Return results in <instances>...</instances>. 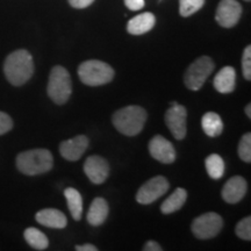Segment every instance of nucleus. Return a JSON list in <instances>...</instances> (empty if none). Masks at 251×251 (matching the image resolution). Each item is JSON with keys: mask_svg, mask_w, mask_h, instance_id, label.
I'll list each match as a JSON object with an SVG mask.
<instances>
[{"mask_svg": "<svg viewBox=\"0 0 251 251\" xmlns=\"http://www.w3.org/2000/svg\"><path fill=\"white\" fill-rule=\"evenodd\" d=\"M4 74L13 86H21L34 74V62L29 51L19 49L9 54L4 63Z\"/></svg>", "mask_w": 251, "mask_h": 251, "instance_id": "obj_1", "label": "nucleus"}, {"mask_svg": "<svg viewBox=\"0 0 251 251\" xmlns=\"http://www.w3.org/2000/svg\"><path fill=\"white\" fill-rule=\"evenodd\" d=\"M54 165L51 152L47 149H31L20 152L17 157V168L27 176L42 175L50 171Z\"/></svg>", "mask_w": 251, "mask_h": 251, "instance_id": "obj_2", "label": "nucleus"}, {"mask_svg": "<svg viewBox=\"0 0 251 251\" xmlns=\"http://www.w3.org/2000/svg\"><path fill=\"white\" fill-rule=\"evenodd\" d=\"M113 125L121 134L135 136L141 133L147 121V112L141 106L130 105L113 114Z\"/></svg>", "mask_w": 251, "mask_h": 251, "instance_id": "obj_3", "label": "nucleus"}, {"mask_svg": "<svg viewBox=\"0 0 251 251\" xmlns=\"http://www.w3.org/2000/svg\"><path fill=\"white\" fill-rule=\"evenodd\" d=\"M78 76L85 85L100 86L112 81L114 78V70L107 63L90 59L79 65Z\"/></svg>", "mask_w": 251, "mask_h": 251, "instance_id": "obj_4", "label": "nucleus"}, {"mask_svg": "<svg viewBox=\"0 0 251 251\" xmlns=\"http://www.w3.org/2000/svg\"><path fill=\"white\" fill-rule=\"evenodd\" d=\"M47 91L49 98L57 105H63L68 101L72 92V81L67 69L61 65L52 68Z\"/></svg>", "mask_w": 251, "mask_h": 251, "instance_id": "obj_5", "label": "nucleus"}, {"mask_svg": "<svg viewBox=\"0 0 251 251\" xmlns=\"http://www.w3.org/2000/svg\"><path fill=\"white\" fill-rule=\"evenodd\" d=\"M214 62L208 56H201V57L197 58L185 72V85L192 91L200 90L209 75L214 70Z\"/></svg>", "mask_w": 251, "mask_h": 251, "instance_id": "obj_6", "label": "nucleus"}, {"mask_svg": "<svg viewBox=\"0 0 251 251\" xmlns=\"http://www.w3.org/2000/svg\"><path fill=\"white\" fill-rule=\"evenodd\" d=\"M224 227V220L216 213L209 212L194 220L192 224V233L199 240L213 238L221 231Z\"/></svg>", "mask_w": 251, "mask_h": 251, "instance_id": "obj_7", "label": "nucleus"}, {"mask_svg": "<svg viewBox=\"0 0 251 251\" xmlns=\"http://www.w3.org/2000/svg\"><path fill=\"white\" fill-rule=\"evenodd\" d=\"M169 187H170V184L165 177L156 176L141 186L136 194L137 202L142 203V205L152 203L157 199H159L163 194L168 192Z\"/></svg>", "mask_w": 251, "mask_h": 251, "instance_id": "obj_8", "label": "nucleus"}, {"mask_svg": "<svg viewBox=\"0 0 251 251\" xmlns=\"http://www.w3.org/2000/svg\"><path fill=\"white\" fill-rule=\"evenodd\" d=\"M187 111L184 106L171 102V107L165 113V124L175 139L183 140L187 133Z\"/></svg>", "mask_w": 251, "mask_h": 251, "instance_id": "obj_9", "label": "nucleus"}, {"mask_svg": "<svg viewBox=\"0 0 251 251\" xmlns=\"http://www.w3.org/2000/svg\"><path fill=\"white\" fill-rule=\"evenodd\" d=\"M242 14V6L236 0H221L216 8L215 19L221 27L231 28L238 23Z\"/></svg>", "mask_w": 251, "mask_h": 251, "instance_id": "obj_10", "label": "nucleus"}, {"mask_svg": "<svg viewBox=\"0 0 251 251\" xmlns=\"http://www.w3.org/2000/svg\"><path fill=\"white\" fill-rule=\"evenodd\" d=\"M149 151L156 161L170 164L176 159V150L170 141H168L162 135H156L149 142Z\"/></svg>", "mask_w": 251, "mask_h": 251, "instance_id": "obj_11", "label": "nucleus"}, {"mask_svg": "<svg viewBox=\"0 0 251 251\" xmlns=\"http://www.w3.org/2000/svg\"><path fill=\"white\" fill-rule=\"evenodd\" d=\"M84 172L93 184H102L108 177V163L100 156H90L84 163Z\"/></svg>", "mask_w": 251, "mask_h": 251, "instance_id": "obj_12", "label": "nucleus"}, {"mask_svg": "<svg viewBox=\"0 0 251 251\" xmlns=\"http://www.w3.org/2000/svg\"><path fill=\"white\" fill-rule=\"evenodd\" d=\"M89 147V139L85 135H77L71 140L63 141L59 144V153L67 161H78Z\"/></svg>", "mask_w": 251, "mask_h": 251, "instance_id": "obj_13", "label": "nucleus"}, {"mask_svg": "<svg viewBox=\"0 0 251 251\" xmlns=\"http://www.w3.org/2000/svg\"><path fill=\"white\" fill-rule=\"evenodd\" d=\"M247 181L241 176L230 178L222 188V198L226 202L236 203L243 199L247 193Z\"/></svg>", "mask_w": 251, "mask_h": 251, "instance_id": "obj_14", "label": "nucleus"}, {"mask_svg": "<svg viewBox=\"0 0 251 251\" xmlns=\"http://www.w3.org/2000/svg\"><path fill=\"white\" fill-rule=\"evenodd\" d=\"M35 219L40 225L49 228L63 229L68 225V219L64 215V213L55 208H46L37 212Z\"/></svg>", "mask_w": 251, "mask_h": 251, "instance_id": "obj_15", "label": "nucleus"}, {"mask_svg": "<svg viewBox=\"0 0 251 251\" xmlns=\"http://www.w3.org/2000/svg\"><path fill=\"white\" fill-rule=\"evenodd\" d=\"M214 87L220 93H230L236 86V71L233 67H225L214 78Z\"/></svg>", "mask_w": 251, "mask_h": 251, "instance_id": "obj_16", "label": "nucleus"}, {"mask_svg": "<svg viewBox=\"0 0 251 251\" xmlns=\"http://www.w3.org/2000/svg\"><path fill=\"white\" fill-rule=\"evenodd\" d=\"M155 24V15L150 13V12H146V13L136 15V17L129 20V23L127 25V30L131 35H142V34H146L149 30H151Z\"/></svg>", "mask_w": 251, "mask_h": 251, "instance_id": "obj_17", "label": "nucleus"}, {"mask_svg": "<svg viewBox=\"0 0 251 251\" xmlns=\"http://www.w3.org/2000/svg\"><path fill=\"white\" fill-rule=\"evenodd\" d=\"M108 216V203L103 198H96L91 203L89 213H87V221L91 226L102 225Z\"/></svg>", "mask_w": 251, "mask_h": 251, "instance_id": "obj_18", "label": "nucleus"}, {"mask_svg": "<svg viewBox=\"0 0 251 251\" xmlns=\"http://www.w3.org/2000/svg\"><path fill=\"white\" fill-rule=\"evenodd\" d=\"M187 200V192L184 188H176L174 193L171 194L168 199L164 200L162 203L161 211L163 214H171V213L177 212L184 206L185 201Z\"/></svg>", "mask_w": 251, "mask_h": 251, "instance_id": "obj_19", "label": "nucleus"}, {"mask_svg": "<svg viewBox=\"0 0 251 251\" xmlns=\"http://www.w3.org/2000/svg\"><path fill=\"white\" fill-rule=\"evenodd\" d=\"M64 196L72 218L76 221H79L81 214H83V199H81L79 191H77L76 188L69 187L64 191Z\"/></svg>", "mask_w": 251, "mask_h": 251, "instance_id": "obj_20", "label": "nucleus"}, {"mask_svg": "<svg viewBox=\"0 0 251 251\" xmlns=\"http://www.w3.org/2000/svg\"><path fill=\"white\" fill-rule=\"evenodd\" d=\"M201 125L206 135L211 137L219 136V135H221L222 130H224V122H222L220 115L214 112L206 113L202 117Z\"/></svg>", "mask_w": 251, "mask_h": 251, "instance_id": "obj_21", "label": "nucleus"}, {"mask_svg": "<svg viewBox=\"0 0 251 251\" xmlns=\"http://www.w3.org/2000/svg\"><path fill=\"white\" fill-rule=\"evenodd\" d=\"M25 240L29 246L35 250H46L49 246V240L45 233L39 230L37 228L29 227L24 233Z\"/></svg>", "mask_w": 251, "mask_h": 251, "instance_id": "obj_22", "label": "nucleus"}, {"mask_svg": "<svg viewBox=\"0 0 251 251\" xmlns=\"http://www.w3.org/2000/svg\"><path fill=\"white\" fill-rule=\"evenodd\" d=\"M206 170L212 179H220L225 174V162L218 153H212L206 158Z\"/></svg>", "mask_w": 251, "mask_h": 251, "instance_id": "obj_23", "label": "nucleus"}, {"mask_svg": "<svg viewBox=\"0 0 251 251\" xmlns=\"http://www.w3.org/2000/svg\"><path fill=\"white\" fill-rule=\"evenodd\" d=\"M205 0H179V13L181 17H191L202 7Z\"/></svg>", "mask_w": 251, "mask_h": 251, "instance_id": "obj_24", "label": "nucleus"}, {"mask_svg": "<svg viewBox=\"0 0 251 251\" xmlns=\"http://www.w3.org/2000/svg\"><path fill=\"white\" fill-rule=\"evenodd\" d=\"M238 156L243 162H251V134L247 133L242 136L238 144Z\"/></svg>", "mask_w": 251, "mask_h": 251, "instance_id": "obj_25", "label": "nucleus"}, {"mask_svg": "<svg viewBox=\"0 0 251 251\" xmlns=\"http://www.w3.org/2000/svg\"><path fill=\"white\" fill-rule=\"evenodd\" d=\"M235 233L238 237H241L242 240L250 241L251 240V218L250 216H247L241 220L240 222L236 225V228H235Z\"/></svg>", "mask_w": 251, "mask_h": 251, "instance_id": "obj_26", "label": "nucleus"}, {"mask_svg": "<svg viewBox=\"0 0 251 251\" xmlns=\"http://www.w3.org/2000/svg\"><path fill=\"white\" fill-rule=\"evenodd\" d=\"M243 76L247 80H251V47L248 46L243 51L242 57Z\"/></svg>", "mask_w": 251, "mask_h": 251, "instance_id": "obj_27", "label": "nucleus"}, {"mask_svg": "<svg viewBox=\"0 0 251 251\" xmlns=\"http://www.w3.org/2000/svg\"><path fill=\"white\" fill-rule=\"evenodd\" d=\"M13 128V120L4 112H0V135L8 133Z\"/></svg>", "mask_w": 251, "mask_h": 251, "instance_id": "obj_28", "label": "nucleus"}, {"mask_svg": "<svg viewBox=\"0 0 251 251\" xmlns=\"http://www.w3.org/2000/svg\"><path fill=\"white\" fill-rule=\"evenodd\" d=\"M125 4L130 11H140L144 7V0H125Z\"/></svg>", "mask_w": 251, "mask_h": 251, "instance_id": "obj_29", "label": "nucleus"}, {"mask_svg": "<svg viewBox=\"0 0 251 251\" xmlns=\"http://www.w3.org/2000/svg\"><path fill=\"white\" fill-rule=\"evenodd\" d=\"M94 0H69L70 5L75 8H85L92 4Z\"/></svg>", "mask_w": 251, "mask_h": 251, "instance_id": "obj_30", "label": "nucleus"}, {"mask_svg": "<svg viewBox=\"0 0 251 251\" xmlns=\"http://www.w3.org/2000/svg\"><path fill=\"white\" fill-rule=\"evenodd\" d=\"M143 250H146V251H162V247L159 246V244L157 242H155V241H148V242L144 244Z\"/></svg>", "mask_w": 251, "mask_h": 251, "instance_id": "obj_31", "label": "nucleus"}, {"mask_svg": "<svg viewBox=\"0 0 251 251\" xmlns=\"http://www.w3.org/2000/svg\"><path fill=\"white\" fill-rule=\"evenodd\" d=\"M77 251H97L98 248L94 247L93 244H84V246H77L76 247Z\"/></svg>", "mask_w": 251, "mask_h": 251, "instance_id": "obj_32", "label": "nucleus"}, {"mask_svg": "<svg viewBox=\"0 0 251 251\" xmlns=\"http://www.w3.org/2000/svg\"><path fill=\"white\" fill-rule=\"evenodd\" d=\"M246 114L248 115V118H251V105L250 103H248L247 107H246Z\"/></svg>", "mask_w": 251, "mask_h": 251, "instance_id": "obj_33", "label": "nucleus"}, {"mask_svg": "<svg viewBox=\"0 0 251 251\" xmlns=\"http://www.w3.org/2000/svg\"><path fill=\"white\" fill-rule=\"evenodd\" d=\"M246 1H250V0H246Z\"/></svg>", "mask_w": 251, "mask_h": 251, "instance_id": "obj_34", "label": "nucleus"}]
</instances>
